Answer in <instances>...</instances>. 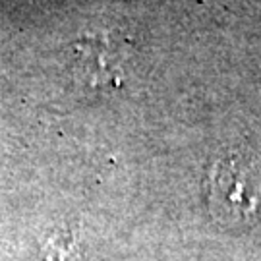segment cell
<instances>
[{"label": "cell", "instance_id": "cell-1", "mask_svg": "<svg viewBox=\"0 0 261 261\" xmlns=\"http://www.w3.org/2000/svg\"><path fill=\"white\" fill-rule=\"evenodd\" d=\"M261 203V178L242 155L217 159L207 172V205L215 221L240 226L252 221Z\"/></svg>", "mask_w": 261, "mask_h": 261}, {"label": "cell", "instance_id": "cell-2", "mask_svg": "<svg viewBox=\"0 0 261 261\" xmlns=\"http://www.w3.org/2000/svg\"><path fill=\"white\" fill-rule=\"evenodd\" d=\"M75 70L89 89H116L124 77V48L105 33L85 35L75 43Z\"/></svg>", "mask_w": 261, "mask_h": 261}]
</instances>
